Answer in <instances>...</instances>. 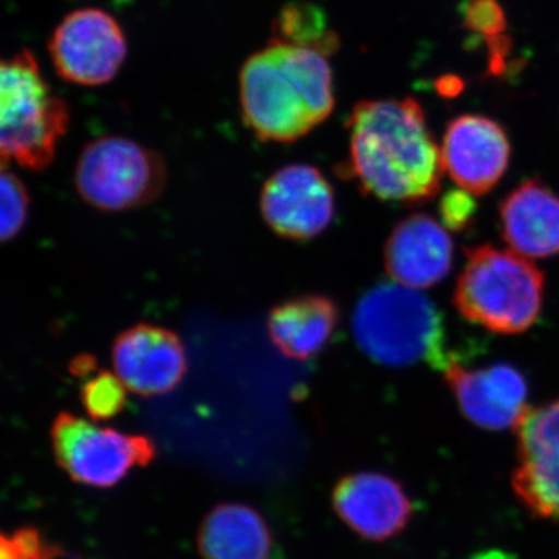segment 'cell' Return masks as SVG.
<instances>
[{
  "mask_svg": "<svg viewBox=\"0 0 559 559\" xmlns=\"http://www.w3.org/2000/svg\"><path fill=\"white\" fill-rule=\"evenodd\" d=\"M242 121L263 142L290 143L330 119L336 106L329 57L270 40L238 76Z\"/></svg>",
  "mask_w": 559,
  "mask_h": 559,
  "instance_id": "2",
  "label": "cell"
},
{
  "mask_svg": "<svg viewBox=\"0 0 559 559\" xmlns=\"http://www.w3.org/2000/svg\"><path fill=\"white\" fill-rule=\"evenodd\" d=\"M340 322L336 304L323 296L283 301L271 311L267 331L286 358L307 360L329 344Z\"/></svg>",
  "mask_w": 559,
  "mask_h": 559,
  "instance_id": "17",
  "label": "cell"
},
{
  "mask_svg": "<svg viewBox=\"0 0 559 559\" xmlns=\"http://www.w3.org/2000/svg\"><path fill=\"white\" fill-rule=\"evenodd\" d=\"M49 53L60 79L76 86H105L127 61L128 39L112 14L90 7L61 21L51 35Z\"/></svg>",
  "mask_w": 559,
  "mask_h": 559,
  "instance_id": "8",
  "label": "cell"
},
{
  "mask_svg": "<svg viewBox=\"0 0 559 559\" xmlns=\"http://www.w3.org/2000/svg\"><path fill=\"white\" fill-rule=\"evenodd\" d=\"M333 506L353 532L370 540L399 535L414 510L399 481L380 473L344 477L334 488Z\"/></svg>",
  "mask_w": 559,
  "mask_h": 559,
  "instance_id": "14",
  "label": "cell"
},
{
  "mask_svg": "<svg viewBox=\"0 0 559 559\" xmlns=\"http://www.w3.org/2000/svg\"><path fill=\"white\" fill-rule=\"evenodd\" d=\"M544 300V275L528 259L479 246L468 259L455 286L460 314L498 334H520L538 320Z\"/></svg>",
  "mask_w": 559,
  "mask_h": 559,
  "instance_id": "5",
  "label": "cell"
},
{
  "mask_svg": "<svg viewBox=\"0 0 559 559\" xmlns=\"http://www.w3.org/2000/svg\"><path fill=\"white\" fill-rule=\"evenodd\" d=\"M261 215L280 237L307 241L334 218V193L325 176L307 164L280 168L264 182Z\"/></svg>",
  "mask_w": 559,
  "mask_h": 559,
  "instance_id": "9",
  "label": "cell"
},
{
  "mask_svg": "<svg viewBox=\"0 0 559 559\" xmlns=\"http://www.w3.org/2000/svg\"><path fill=\"white\" fill-rule=\"evenodd\" d=\"M514 430V491L536 516L559 520V400L525 412Z\"/></svg>",
  "mask_w": 559,
  "mask_h": 559,
  "instance_id": "10",
  "label": "cell"
},
{
  "mask_svg": "<svg viewBox=\"0 0 559 559\" xmlns=\"http://www.w3.org/2000/svg\"><path fill=\"white\" fill-rule=\"evenodd\" d=\"M500 231L513 252L528 260L559 253V198L528 180L511 191L500 205Z\"/></svg>",
  "mask_w": 559,
  "mask_h": 559,
  "instance_id": "16",
  "label": "cell"
},
{
  "mask_svg": "<svg viewBox=\"0 0 559 559\" xmlns=\"http://www.w3.org/2000/svg\"><path fill=\"white\" fill-rule=\"evenodd\" d=\"M348 175L369 197L418 204L443 179L441 148L415 98L356 103L347 121Z\"/></svg>",
  "mask_w": 559,
  "mask_h": 559,
  "instance_id": "1",
  "label": "cell"
},
{
  "mask_svg": "<svg viewBox=\"0 0 559 559\" xmlns=\"http://www.w3.org/2000/svg\"><path fill=\"white\" fill-rule=\"evenodd\" d=\"M460 411L474 425L489 430L516 428L527 406V382L506 364L465 369L457 360L444 371Z\"/></svg>",
  "mask_w": 559,
  "mask_h": 559,
  "instance_id": "13",
  "label": "cell"
},
{
  "mask_svg": "<svg viewBox=\"0 0 559 559\" xmlns=\"http://www.w3.org/2000/svg\"><path fill=\"white\" fill-rule=\"evenodd\" d=\"M112 364L127 389L146 399L171 392L187 373L186 348L178 334L148 323L132 326L117 337Z\"/></svg>",
  "mask_w": 559,
  "mask_h": 559,
  "instance_id": "12",
  "label": "cell"
},
{
  "mask_svg": "<svg viewBox=\"0 0 559 559\" xmlns=\"http://www.w3.org/2000/svg\"><path fill=\"white\" fill-rule=\"evenodd\" d=\"M198 546L204 559H271L274 544L259 511L245 503H221L202 521Z\"/></svg>",
  "mask_w": 559,
  "mask_h": 559,
  "instance_id": "18",
  "label": "cell"
},
{
  "mask_svg": "<svg viewBox=\"0 0 559 559\" xmlns=\"http://www.w3.org/2000/svg\"><path fill=\"white\" fill-rule=\"evenodd\" d=\"M440 148L444 173L469 194L488 193L509 168L507 132L488 117L465 114L452 120Z\"/></svg>",
  "mask_w": 559,
  "mask_h": 559,
  "instance_id": "11",
  "label": "cell"
},
{
  "mask_svg": "<svg viewBox=\"0 0 559 559\" xmlns=\"http://www.w3.org/2000/svg\"><path fill=\"white\" fill-rule=\"evenodd\" d=\"M127 385L116 371H97L81 388V403L91 418L106 421L117 417L127 406Z\"/></svg>",
  "mask_w": 559,
  "mask_h": 559,
  "instance_id": "20",
  "label": "cell"
},
{
  "mask_svg": "<svg viewBox=\"0 0 559 559\" xmlns=\"http://www.w3.org/2000/svg\"><path fill=\"white\" fill-rule=\"evenodd\" d=\"M167 183L159 153L135 140L106 135L92 140L75 168L80 197L103 212H123L157 200Z\"/></svg>",
  "mask_w": 559,
  "mask_h": 559,
  "instance_id": "6",
  "label": "cell"
},
{
  "mask_svg": "<svg viewBox=\"0 0 559 559\" xmlns=\"http://www.w3.org/2000/svg\"><path fill=\"white\" fill-rule=\"evenodd\" d=\"M50 433L58 465L70 479L90 487H116L132 469L156 457L148 437L102 428L69 412L58 414Z\"/></svg>",
  "mask_w": 559,
  "mask_h": 559,
  "instance_id": "7",
  "label": "cell"
},
{
  "mask_svg": "<svg viewBox=\"0 0 559 559\" xmlns=\"http://www.w3.org/2000/svg\"><path fill=\"white\" fill-rule=\"evenodd\" d=\"M69 124L68 103L51 90L31 50L0 57V160L44 170Z\"/></svg>",
  "mask_w": 559,
  "mask_h": 559,
  "instance_id": "4",
  "label": "cell"
},
{
  "mask_svg": "<svg viewBox=\"0 0 559 559\" xmlns=\"http://www.w3.org/2000/svg\"><path fill=\"white\" fill-rule=\"evenodd\" d=\"M271 40L316 50L325 57L340 49V36L330 27L325 11L307 0H293L278 10L272 21Z\"/></svg>",
  "mask_w": 559,
  "mask_h": 559,
  "instance_id": "19",
  "label": "cell"
},
{
  "mask_svg": "<svg viewBox=\"0 0 559 559\" xmlns=\"http://www.w3.org/2000/svg\"><path fill=\"white\" fill-rule=\"evenodd\" d=\"M31 197L22 180L0 160V242L16 237L27 221Z\"/></svg>",
  "mask_w": 559,
  "mask_h": 559,
  "instance_id": "21",
  "label": "cell"
},
{
  "mask_svg": "<svg viewBox=\"0 0 559 559\" xmlns=\"http://www.w3.org/2000/svg\"><path fill=\"white\" fill-rule=\"evenodd\" d=\"M60 555L38 530L21 528L11 535L0 532V559H57Z\"/></svg>",
  "mask_w": 559,
  "mask_h": 559,
  "instance_id": "22",
  "label": "cell"
},
{
  "mask_svg": "<svg viewBox=\"0 0 559 559\" xmlns=\"http://www.w3.org/2000/svg\"><path fill=\"white\" fill-rule=\"evenodd\" d=\"M473 213L474 201L471 200L468 191L462 189L451 191L441 202V216H443L444 226L450 229H463L473 218Z\"/></svg>",
  "mask_w": 559,
  "mask_h": 559,
  "instance_id": "24",
  "label": "cell"
},
{
  "mask_svg": "<svg viewBox=\"0 0 559 559\" xmlns=\"http://www.w3.org/2000/svg\"><path fill=\"white\" fill-rule=\"evenodd\" d=\"M465 22L471 31L485 38H498L506 28V14L498 0H471L465 10Z\"/></svg>",
  "mask_w": 559,
  "mask_h": 559,
  "instance_id": "23",
  "label": "cell"
},
{
  "mask_svg": "<svg viewBox=\"0 0 559 559\" xmlns=\"http://www.w3.org/2000/svg\"><path fill=\"white\" fill-rule=\"evenodd\" d=\"M70 370H72V373L75 374V377H87V374H91L92 371L95 370V359L86 355L80 356V358L73 360L72 369Z\"/></svg>",
  "mask_w": 559,
  "mask_h": 559,
  "instance_id": "25",
  "label": "cell"
},
{
  "mask_svg": "<svg viewBox=\"0 0 559 559\" xmlns=\"http://www.w3.org/2000/svg\"><path fill=\"white\" fill-rule=\"evenodd\" d=\"M353 334L360 349L384 366L425 360L444 373L455 360L432 301L396 282L381 283L364 294L353 312Z\"/></svg>",
  "mask_w": 559,
  "mask_h": 559,
  "instance_id": "3",
  "label": "cell"
},
{
  "mask_svg": "<svg viewBox=\"0 0 559 559\" xmlns=\"http://www.w3.org/2000/svg\"><path fill=\"white\" fill-rule=\"evenodd\" d=\"M385 270L393 282L426 289L447 277L454 260L448 230L428 215L401 221L385 242Z\"/></svg>",
  "mask_w": 559,
  "mask_h": 559,
  "instance_id": "15",
  "label": "cell"
}]
</instances>
